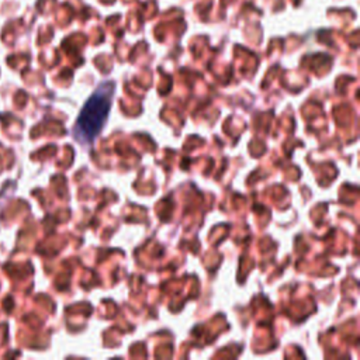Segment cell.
<instances>
[{"label":"cell","mask_w":360,"mask_h":360,"mask_svg":"<svg viewBox=\"0 0 360 360\" xmlns=\"http://www.w3.org/2000/svg\"><path fill=\"white\" fill-rule=\"evenodd\" d=\"M112 89V83L101 84L83 105L73 129L76 139L82 143L91 145L104 127L111 108Z\"/></svg>","instance_id":"obj_1"}]
</instances>
